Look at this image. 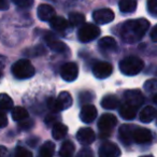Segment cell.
Listing matches in <instances>:
<instances>
[{
    "label": "cell",
    "instance_id": "5bb4252c",
    "mask_svg": "<svg viewBox=\"0 0 157 157\" xmlns=\"http://www.w3.org/2000/svg\"><path fill=\"white\" fill-rule=\"evenodd\" d=\"M45 41L48 46L55 53H63L67 51V45L63 43V41L56 39L54 35L52 33H48L45 36Z\"/></svg>",
    "mask_w": 157,
    "mask_h": 157
},
{
    "label": "cell",
    "instance_id": "8992f818",
    "mask_svg": "<svg viewBox=\"0 0 157 157\" xmlns=\"http://www.w3.org/2000/svg\"><path fill=\"white\" fill-rule=\"evenodd\" d=\"M113 72V66L108 61H97L93 67V73L97 78H107Z\"/></svg>",
    "mask_w": 157,
    "mask_h": 157
},
{
    "label": "cell",
    "instance_id": "60d3db41",
    "mask_svg": "<svg viewBox=\"0 0 157 157\" xmlns=\"http://www.w3.org/2000/svg\"><path fill=\"white\" fill-rule=\"evenodd\" d=\"M151 40H152L153 42H157V25H155L154 27H153V29L151 30Z\"/></svg>",
    "mask_w": 157,
    "mask_h": 157
},
{
    "label": "cell",
    "instance_id": "d6986e66",
    "mask_svg": "<svg viewBox=\"0 0 157 157\" xmlns=\"http://www.w3.org/2000/svg\"><path fill=\"white\" fill-rule=\"evenodd\" d=\"M98 46L101 51L103 52H112L115 51L117 48V43H116L115 39L112 37H103L99 40Z\"/></svg>",
    "mask_w": 157,
    "mask_h": 157
},
{
    "label": "cell",
    "instance_id": "8d00e7d4",
    "mask_svg": "<svg viewBox=\"0 0 157 157\" xmlns=\"http://www.w3.org/2000/svg\"><path fill=\"white\" fill-rule=\"evenodd\" d=\"M76 157H94V155H93V152L90 148H82V150L78 153Z\"/></svg>",
    "mask_w": 157,
    "mask_h": 157
},
{
    "label": "cell",
    "instance_id": "f546056e",
    "mask_svg": "<svg viewBox=\"0 0 157 157\" xmlns=\"http://www.w3.org/2000/svg\"><path fill=\"white\" fill-rule=\"evenodd\" d=\"M48 108L51 110L52 113H58V112L63 111V108L57 98H50L48 100Z\"/></svg>",
    "mask_w": 157,
    "mask_h": 157
},
{
    "label": "cell",
    "instance_id": "1f68e13d",
    "mask_svg": "<svg viewBox=\"0 0 157 157\" xmlns=\"http://www.w3.org/2000/svg\"><path fill=\"white\" fill-rule=\"evenodd\" d=\"M15 157H33L30 151L26 150L23 146H17L15 150Z\"/></svg>",
    "mask_w": 157,
    "mask_h": 157
},
{
    "label": "cell",
    "instance_id": "277c9868",
    "mask_svg": "<svg viewBox=\"0 0 157 157\" xmlns=\"http://www.w3.org/2000/svg\"><path fill=\"white\" fill-rule=\"evenodd\" d=\"M117 124V118L111 113H105L99 118L98 128L100 131V138H108L111 135L113 128Z\"/></svg>",
    "mask_w": 157,
    "mask_h": 157
},
{
    "label": "cell",
    "instance_id": "9a60e30c",
    "mask_svg": "<svg viewBox=\"0 0 157 157\" xmlns=\"http://www.w3.org/2000/svg\"><path fill=\"white\" fill-rule=\"evenodd\" d=\"M37 14H38V17L40 18L41 21L43 22H50L55 15V10L53 7H51L50 5H40L38 7L37 10Z\"/></svg>",
    "mask_w": 157,
    "mask_h": 157
},
{
    "label": "cell",
    "instance_id": "30bf717a",
    "mask_svg": "<svg viewBox=\"0 0 157 157\" xmlns=\"http://www.w3.org/2000/svg\"><path fill=\"white\" fill-rule=\"evenodd\" d=\"M153 139V135L147 128L136 127L132 133V140L137 144H148Z\"/></svg>",
    "mask_w": 157,
    "mask_h": 157
},
{
    "label": "cell",
    "instance_id": "44dd1931",
    "mask_svg": "<svg viewBox=\"0 0 157 157\" xmlns=\"http://www.w3.org/2000/svg\"><path fill=\"white\" fill-rule=\"evenodd\" d=\"M68 132V127L61 123H56L52 128V136L55 140H61L66 137Z\"/></svg>",
    "mask_w": 157,
    "mask_h": 157
},
{
    "label": "cell",
    "instance_id": "7402d4cb",
    "mask_svg": "<svg viewBox=\"0 0 157 157\" xmlns=\"http://www.w3.org/2000/svg\"><path fill=\"white\" fill-rule=\"evenodd\" d=\"M118 8L123 13H132L137 9V0H120Z\"/></svg>",
    "mask_w": 157,
    "mask_h": 157
},
{
    "label": "cell",
    "instance_id": "3957f363",
    "mask_svg": "<svg viewBox=\"0 0 157 157\" xmlns=\"http://www.w3.org/2000/svg\"><path fill=\"white\" fill-rule=\"evenodd\" d=\"M12 74L18 80H26L35 75V67L28 59H20L15 61L11 68Z\"/></svg>",
    "mask_w": 157,
    "mask_h": 157
},
{
    "label": "cell",
    "instance_id": "52a82bcc",
    "mask_svg": "<svg viewBox=\"0 0 157 157\" xmlns=\"http://www.w3.org/2000/svg\"><path fill=\"white\" fill-rule=\"evenodd\" d=\"M78 75V67L74 63H66L60 68V76L67 82H73Z\"/></svg>",
    "mask_w": 157,
    "mask_h": 157
},
{
    "label": "cell",
    "instance_id": "b9f144b4",
    "mask_svg": "<svg viewBox=\"0 0 157 157\" xmlns=\"http://www.w3.org/2000/svg\"><path fill=\"white\" fill-rule=\"evenodd\" d=\"M9 9V0H0V11Z\"/></svg>",
    "mask_w": 157,
    "mask_h": 157
},
{
    "label": "cell",
    "instance_id": "d590c367",
    "mask_svg": "<svg viewBox=\"0 0 157 157\" xmlns=\"http://www.w3.org/2000/svg\"><path fill=\"white\" fill-rule=\"evenodd\" d=\"M20 128L22 129H30L33 126V121H31L30 118H26V120L20 122Z\"/></svg>",
    "mask_w": 157,
    "mask_h": 157
},
{
    "label": "cell",
    "instance_id": "d4e9b609",
    "mask_svg": "<svg viewBox=\"0 0 157 157\" xmlns=\"http://www.w3.org/2000/svg\"><path fill=\"white\" fill-rule=\"evenodd\" d=\"M74 150L75 146L71 141L67 140L65 141L60 146V151H59V156L60 157H73Z\"/></svg>",
    "mask_w": 157,
    "mask_h": 157
},
{
    "label": "cell",
    "instance_id": "e0dca14e",
    "mask_svg": "<svg viewBox=\"0 0 157 157\" xmlns=\"http://www.w3.org/2000/svg\"><path fill=\"white\" fill-rule=\"evenodd\" d=\"M50 24H51V27H52L54 30L59 31V33L68 30L70 25H71L69 23V21L61 17V16H54V17L50 21Z\"/></svg>",
    "mask_w": 157,
    "mask_h": 157
},
{
    "label": "cell",
    "instance_id": "f35d334b",
    "mask_svg": "<svg viewBox=\"0 0 157 157\" xmlns=\"http://www.w3.org/2000/svg\"><path fill=\"white\" fill-rule=\"evenodd\" d=\"M54 114L55 113L50 114V115L46 116V118H45V124H46V126H48V127H50L51 125H53V126H54V125L56 124V116H55Z\"/></svg>",
    "mask_w": 157,
    "mask_h": 157
},
{
    "label": "cell",
    "instance_id": "74e56055",
    "mask_svg": "<svg viewBox=\"0 0 157 157\" xmlns=\"http://www.w3.org/2000/svg\"><path fill=\"white\" fill-rule=\"evenodd\" d=\"M8 125V117L6 115V113L2 111V110H0V128H3Z\"/></svg>",
    "mask_w": 157,
    "mask_h": 157
},
{
    "label": "cell",
    "instance_id": "ba28073f",
    "mask_svg": "<svg viewBox=\"0 0 157 157\" xmlns=\"http://www.w3.org/2000/svg\"><path fill=\"white\" fill-rule=\"evenodd\" d=\"M99 157H120L121 150L115 143L111 141H105L99 147Z\"/></svg>",
    "mask_w": 157,
    "mask_h": 157
},
{
    "label": "cell",
    "instance_id": "5b68a950",
    "mask_svg": "<svg viewBox=\"0 0 157 157\" xmlns=\"http://www.w3.org/2000/svg\"><path fill=\"white\" fill-rule=\"evenodd\" d=\"M99 35H100V29L98 26L94 24H83L78 29V38L83 43H87L98 38Z\"/></svg>",
    "mask_w": 157,
    "mask_h": 157
},
{
    "label": "cell",
    "instance_id": "f6af8a7d",
    "mask_svg": "<svg viewBox=\"0 0 157 157\" xmlns=\"http://www.w3.org/2000/svg\"><path fill=\"white\" fill-rule=\"evenodd\" d=\"M140 157H154V156H152V155H146V156H140Z\"/></svg>",
    "mask_w": 157,
    "mask_h": 157
},
{
    "label": "cell",
    "instance_id": "ee69618b",
    "mask_svg": "<svg viewBox=\"0 0 157 157\" xmlns=\"http://www.w3.org/2000/svg\"><path fill=\"white\" fill-rule=\"evenodd\" d=\"M153 100H154V102H155V103H156V105H157V94H156V95H155V96H154V99H153Z\"/></svg>",
    "mask_w": 157,
    "mask_h": 157
},
{
    "label": "cell",
    "instance_id": "9c48e42d",
    "mask_svg": "<svg viewBox=\"0 0 157 157\" xmlns=\"http://www.w3.org/2000/svg\"><path fill=\"white\" fill-rule=\"evenodd\" d=\"M93 18H94L95 23L99 25L109 24L114 20V12L108 8L98 9L93 13Z\"/></svg>",
    "mask_w": 157,
    "mask_h": 157
},
{
    "label": "cell",
    "instance_id": "83f0119b",
    "mask_svg": "<svg viewBox=\"0 0 157 157\" xmlns=\"http://www.w3.org/2000/svg\"><path fill=\"white\" fill-rule=\"evenodd\" d=\"M69 23L71 26H82L85 24V16L78 12H72L69 14Z\"/></svg>",
    "mask_w": 157,
    "mask_h": 157
},
{
    "label": "cell",
    "instance_id": "ac0fdd59",
    "mask_svg": "<svg viewBox=\"0 0 157 157\" xmlns=\"http://www.w3.org/2000/svg\"><path fill=\"white\" fill-rule=\"evenodd\" d=\"M137 110L138 109L136 107L125 102L120 107V115L122 116L124 120L131 121L136 117V115H137Z\"/></svg>",
    "mask_w": 157,
    "mask_h": 157
},
{
    "label": "cell",
    "instance_id": "7bdbcfd3",
    "mask_svg": "<svg viewBox=\"0 0 157 157\" xmlns=\"http://www.w3.org/2000/svg\"><path fill=\"white\" fill-rule=\"evenodd\" d=\"M7 155V148L5 146L0 145V157H5Z\"/></svg>",
    "mask_w": 157,
    "mask_h": 157
},
{
    "label": "cell",
    "instance_id": "ffe728a7",
    "mask_svg": "<svg viewBox=\"0 0 157 157\" xmlns=\"http://www.w3.org/2000/svg\"><path fill=\"white\" fill-rule=\"evenodd\" d=\"M155 116H156V110H155V108L147 105V107H144L142 109L139 118L142 123H150L154 120Z\"/></svg>",
    "mask_w": 157,
    "mask_h": 157
},
{
    "label": "cell",
    "instance_id": "484cf974",
    "mask_svg": "<svg viewBox=\"0 0 157 157\" xmlns=\"http://www.w3.org/2000/svg\"><path fill=\"white\" fill-rule=\"evenodd\" d=\"M12 118L15 122H22V121L28 118V112L26 109L22 107H15L12 109Z\"/></svg>",
    "mask_w": 157,
    "mask_h": 157
},
{
    "label": "cell",
    "instance_id": "7c38bea8",
    "mask_svg": "<svg viewBox=\"0 0 157 157\" xmlns=\"http://www.w3.org/2000/svg\"><path fill=\"white\" fill-rule=\"evenodd\" d=\"M95 138H96V135H95L94 130L92 128H88V127L78 129V131L76 132V139L83 145L92 144L95 141Z\"/></svg>",
    "mask_w": 157,
    "mask_h": 157
},
{
    "label": "cell",
    "instance_id": "7a4b0ae2",
    "mask_svg": "<svg viewBox=\"0 0 157 157\" xmlns=\"http://www.w3.org/2000/svg\"><path fill=\"white\" fill-rule=\"evenodd\" d=\"M144 63L137 56H128L120 61V70L125 75H137L143 70Z\"/></svg>",
    "mask_w": 157,
    "mask_h": 157
},
{
    "label": "cell",
    "instance_id": "836d02e7",
    "mask_svg": "<svg viewBox=\"0 0 157 157\" xmlns=\"http://www.w3.org/2000/svg\"><path fill=\"white\" fill-rule=\"evenodd\" d=\"M26 53L29 55V56H39V55H42L45 53L44 48L42 46L38 45V46H35V48H30V50H27Z\"/></svg>",
    "mask_w": 157,
    "mask_h": 157
},
{
    "label": "cell",
    "instance_id": "bcb514c9",
    "mask_svg": "<svg viewBox=\"0 0 157 157\" xmlns=\"http://www.w3.org/2000/svg\"><path fill=\"white\" fill-rule=\"evenodd\" d=\"M1 76H2V72L0 71V78H1Z\"/></svg>",
    "mask_w": 157,
    "mask_h": 157
},
{
    "label": "cell",
    "instance_id": "8fae6325",
    "mask_svg": "<svg viewBox=\"0 0 157 157\" xmlns=\"http://www.w3.org/2000/svg\"><path fill=\"white\" fill-rule=\"evenodd\" d=\"M124 98L125 102L129 103V105H133L138 109L141 107L142 103L144 102V96L140 90H129L124 93Z\"/></svg>",
    "mask_w": 157,
    "mask_h": 157
},
{
    "label": "cell",
    "instance_id": "d6a6232c",
    "mask_svg": "<svg viewBox=\"0 0 157 157\" xmlns=\"http://www.w3.org/2000/svg\"><path fill=\"white\" fill-rule=\"evenodd\" d=\"M14 5H16L17 7L23 8V9H29L33 7V0H12Z\"/></svg>",
    "mask_w": 157,
    "mask_h": 157
},
{
    "label": "cell",
    "instance_id": "2e32d148",
    "mask_svg": "<svg viewBox=\"0 0 157 157\" xmlns=\"http://www.w3.org/2000/svg\"><path fill=\"white\" fill-rule=\"evenodd\" d=\"M136 127L131 126V125H123L121 126L120 131H118V137H120L121 141L125 144V145H129L131 142L133 141L132 140V133L133 130H135Z\"/></svg>",
    "mask_w": 157,
    "mask_h": 157
},
{
    "label": "cell",
    "instance_id": "cb8c5ba5",
    "mask_svg": "<svg viewBox=\"0 0 157 157\" xmlns=\"http://www.w3.org/2000/svg\"><path fill=\"white\" fill-rule=\"evenodd\" d=\"M120 105V101H118L117 97L114 96V95H108L105 98L101 100V105L102 108L107 110H114L118 107Z\"/></svg>",
    "mask_w": 157,
    "mask_h": 157
},
{
    "label": "cell",
    "instance_id": "4dcf8cb0",
    "mask_svg": "<svg viewBox=\"0 0 157 157\" xmlns=\"http://www.w3.org/2000/svg\"><path fill=\"white\" fill-rule=\"evenodd\" d=\"M144 90L147 93H155L157 92V78H150L144 83Z\"/></svg>",
    "mask_w": 157,
    "mask_h": 157
},
{
    "label": "cell",
    "instance_id": "f1b7e54d",
    "mask_svg": "<svg viewBox=\"0 0 157 157\" xmlns=\"http://www.w3.org/2000/svg\"><path fill=\"white\" fill-rule=\"evenodd\" d=\"M13 108V100L7 94H0V110L9 111Z\"/></svg>",
    "mask_w": 157,
    "mask_h": 157
},
{
    "label": "cell",
    "instance_id": "4316f807",
    "mask_svg": "<svg viewBox=\"0 0 157 157\" xmlns=\"http://www.w3.org/2000/svg\"><path fill=\"white\" fill-rule=\"evenodd\" d=\"M57 99H58L59 102H60L63 110H66V109H68V108H70L72 105V103H73L72 96L70 95V93H68V92H61L60 94L58 95Z\"/></svg>",
    "mask_w": 157,
    "mask_h": 157
},
{
    "label": "cell",
    "instance_id": "4fadbf2b",
    "mask_svg": "<svg viewBox=\"0 0 157 157\" xmlns=\"http://www.w3.org/2000/svg\"><path fill=\"white\" fill-rule=\"evenodd\" d=\"M97 117V109L93 105H84L80 112V118L83 123L90 124L93 123Z\"/></svg>",
    "mask_w": 157,
    "mask_h": 157
},
{
    "label": "cell",
    "instance_id": "6da1fadb",
    "mask_svg": "<svg viewBox=\"0 0 157 157\" xmlns=\"http://www.w3.org/2000/svg\"><path fill=\"white\" fill-rule=\"evenodd\" d=\"M148 28L150 23L145 18L127 21L121 27V38L127 43H135L143 38Z\"/></svg>",
    "mask_w": 157,
    "mask_h": 157
},
{
    "label": "cell",
    "instance_id": "e575fe53",
    "mask_svg": "<svg viewBox=\"0 0 157 157\" xmlns=\"http://www.w3.org/2000/svg\"><path fill=\"white\" fill-rule=\"evenodd\" d=\"M147 11L152 15L157 16V0H147Z\"/></svg>",
    "mask_w": 157,
    "mask_h": 157
},
{
    "label": "cell",
    "instance_id": "603a6c76",
    "mask_svg": "<svg viewBox=\"0 0 157 157\" xmlns=\"http://www.w3.org/2000/svg\"><path fill=\"white\" fill-rule=\"evenodd\" d=\"M55 153V144L52 141H46L42 144L39 150L38 157H53Z\"/></svg>",
    "mask_w": 157,
    "mask_h": 157
},
{
    "label": "cell",
    "instance_id": "ab89813d",
    "mask_svg": "<svg viewBox=\"0 0 157 157\" xmlns=\"http://www.w3.org/2000/svg\"><path fill=\"white\" fill-rule=\"evenodd\" d=\"M92 98H93L92 94L88 93V92H84L80 95V101H81L82 103H84L85 101H90L92 100Z\"/></svg>",
    "mask_w": 157,
    "mask_h": 157
}]
</instances>
